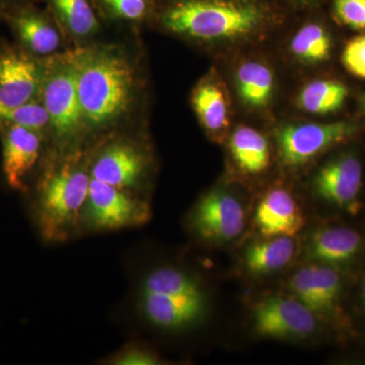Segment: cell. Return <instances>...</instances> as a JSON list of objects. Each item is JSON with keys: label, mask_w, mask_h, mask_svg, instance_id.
<instances>
[{"label": "cell", "mask_w": 365, "mask_h": 365, "mask_svg": "<svg viewBox=\"0 0 365 365\" xmlns=\"http://www.w3.org/2000/svg\"><path fill=\"white\" fill-rule=\"evenodd\" d=\"M194 232L206 241L227 242L237 239L246 227L244 206L222 190L209 192L200 199L191 216Z\"/></svg>", "instance_id": "9c48e42d"}, {"label": "cell", "mask_w": 365, "mask_h": 365, "mask_svg": "<svg viewBox=\"0 0 365 365\" xmlns=\"http://www.w3.org/2000/svg\"><path fill=\"white\" fill-rule=\"evenodd\" d=\"M364 104H365V97H364Z\"/></svg>", "instance_id": "4dcf8cb0"}, {"label": "cell", "mask_w": 365, "mask_h": 365, "mask_svg": "<svg viewBox=\"0 0 365 365\" xmlns=\"http://www.w3.org/2000/svg\"><path fill=\"white\" fill-rule=\"evenodd\" d=\"M348 122L287 125L277 131L281 160L288 167H300L337 145L354 133Z\"/></svg>", "instance_id": "52a82bcc"}, {"label": "cell", "mask_w": 365, "mask_h": 365, "mask_svg": "<svg viewBox=\"0 0 365 365\" xmlns=\"http://www.w3.org/2000/svg\"><path fill=\"white\" fill-rule=\"evenodd\" d=\"M361 185V163L353 153H342L331 160L314 179V189L319 198L351 215L359 211Z\"/></svg>", "instance_id": "30bf717a"}, {"label": "cell", "mask_w": 365, "mask_h": 365, "mask_svg": "<svg viewBox=\"0 0 365 365\" xmlns=\"http://www.w3.org/2000/svg\"><path fill=\"white\" fill-rule=\"evenodd\" d=\"M362 299H364V302H365V279L364 284H362Z\"/></svg>", "instance_id": "f546056e"}, {"label": "cell", "mask_w": 365, "mask_h": 365, "mask_svg": "<svg viewBox=\"0 0 365 365\" xmlns=\"http://www.w3.org/2000/svg\"><path fill=\"white\" fill-rule=\"evenodd\" d=\"M43 102L50 124L60 137L71 136L83 119L76 55L61 60L43 79Z\"/></svg>", "instance_id": "8992f818"}, {"label": "cell", "mask_w": 365, "mask_h": 365, "mask_svg": "<svg viewBox=\"0 0 365 365\" xmlns=\"http://www.w3.org/2000/svg\"><path fill=\"white\" fill-rule=\"evenodd\" d=\"M334 11L341 23L365 31V0H335Z\"/></svg>", "instance_id": "484cf974"}, {"label": "cell", "mask_w": 365, "mask_h": 365, "mask_svg": "<svg viewBox=\"0 0 365 365\" xmlns=\"http://www.w3.org/2000/svg\"><path fill=\"white\" fill-rule=\"evenodd\" d=\"M43 83L38 64L26 53L0 49V102L21 106L33 102Z\"/></svg>", "instance_id": "8fae6325"}, {"label": "cell", "mask_w": 365, "mask_h": 365, "mask_svg": "<svg viewBox=\"0 0 365 365\" xmlns=\"http://www.w3.org/2000/svg\"><path fill=\"white\" fill-rule=\"evenodd\" d=\"M230 148L237 167L247 174H260L270 163L267 139L250 127L235 129L230 137Z\"/></svg>", "instance_id": "e0dca14e"}, {"label": "cell", "mask_w": 365, "mask_h": 365, "mask_svg": "<svg viewBox=\"0 0 365 365\" xmlns=\"http://www.w3.org/2000/svg\"><path fill=\"white\" fill-rule=\"evenodd\" d=\"M255 222L263 237H294L304 227V216L287 190L273 188L262 197Z\"/></svg>", "instance_id": "5bb4252c"}, {"label": "cell", "mask_w": 365, "mask_h": 365, "mask_svg": "<svg viewBox=\"0 0 365 365\" xmlns=\"http://www.w3.org/2000/svg\"><path fill=\"white\" fill-rule=\"evenodd\" d=\"M150 208L125 189L91 177L90 189L81 220L93 230H116L139 227L148 222Z\"/></svg>", "instance_id": "5b68a950"}, {"label": "cell", "mask_w": 365, "mask_h": 365, "mask_svg": "<svg viewBox=\"0 0 365 365\" xmlns=\"http://www.w3.org/2000/svg\"><path fill=\"white\" fill-rule=\"evenodd\" d=\"M146 165L145 155L135 146L114 143L98 155L91 168V177L118 188H131L140 181Z\"/></svg>", "instance_id": "4fadbf2b"}, {"label": "cell", "mask_w": 365, "mask_h": 365, "mask_svg": "<svg viewBox=\"0 0 365 365\" xmlns=\"http://www.w3.org/2000/svg\"><path fill=\"white\" fill-rule=\"evenodd\" d=\"M297 253L294 237H269L254 242L245 252V267L253 275L263 276L287 267Z\"/></svg>", "instance_id": "2e32d148"}, {"label": "cell", "mask_w": 365, "mask_h": 365, "mask_svg": "<svg viewBox=\"0 0 365 365\" xmlns=\"http://www.w3.org/2000/svg\"><path fill=\"white\" fill-rule=\"evenodd\" d=\"M237 83L242 100L252 107H264L272 97V71L259 62L242 64L237 71Z\"/></svg>", "instance_id": "ffe728a7"}, {"label": "cell", "mask_w": 365, "mask_h": 365, "mask_svg": "<svg viewBox=\"0 0 365 365\" xmlns=\"http://www.w3.org/2000/svg\"><path fill=\"white\" fill-rule=\"evenodd\" d=\"M206 307L200 283L181 269L155 268L141 283V313L151 325L163 330L178 331L195 325L205 314Z\"/></svg>", "instance_id": "7a4b0ae2"}, {"label": "cell", "mask_w": 365, "mask_h": 365, "mask_svg": "<svg viewBox=\"0 0 365 365\" xmlns=\"http://www.w3.org/2000/svg\"><path fill=\"white\" fill-rule=\"evenodd\" d=\"M193 104L201 123L208 131H222L228 126V110L225 93L213 83H202L196 88Z\"/></svg>", "instance_id": "44dd1931"}, {"label": "cell", "mask_w": 365, "mask_h": 365, "mask_svg": "<svg viewBox=\"0 0 365 365\" xmlns=\"http://www.w3.org/2000/svg\"><path fill=\"white\" fill-rule=\"evenodd\" d=\"M261 13L255 6L225 0H186L165 14L169 30L200 40L230 39L253 32Z\"/></svg>", "instance_id": "277c9868"}, {"label": "cell", "mask_w": 365, "mask_h": 365, "mask_svg": "<svg viewBox=\"0 0 365 365\" xmlns=\"http://www.w3.org/2000/svg\"><path fill=\"white\" fill-rule=\"evenodd\" d=\"M117 16L125 20H140L148 6V0H104Z\"/></svg>", "instance_id": "f1b7e54d"}, {"label": "cell", "mask_w": 365, "mask_h": 365, "mask_svg": "<svg viewBox=\"0 0 365 365\" xmlns=\"http://www.w3.org/2000/svg\"><path fill=\"white\" fill-rule=\"evenodd\" d=\"M111 364L117 365H155L160 364L157 354L138 345H129L113 356Z\"/></svg>", "instance_id": "83f0119b"}, {"label": "cell", "mask_w": 365, "mask_h": 365, "mask_svg": "<svg viewBox=\"0 0 365 365\" xmlns=\"http://www.w3.org/2000/svg\"><path fill=\"white\" fill-rule=\"evenodd\" d=\"M290 47L292 53L302 61L318 63L330 56L332 41L323 26L309 24L295 34Z\"/></svg>", "instance_id": "7402d4cb"}, {"label": "cell", "mask_w": 365, "mask_h": 365, "mask_svg": "<svg viewBox=\"0 0 365 365\" xmlns=\"http://www.w3.org/2000/svg\"><path fill=\"white\" fill-rule=\"evenodd\" d=\"M347 96V88L341 81L319 79L302 88L299 96V105L312 114H330L341 109Z\"/></svg>", "instance_id": "d6986e66"}, {"label": "cell", "mask_w": 365, "mask_h": 365, "mask_svg": "<svg viewBox=\"0 0 365 365\" xmlns=\"http://www.w3.org/2000/svg\"><path fill=\"white\" fill-rule=\"evenodd\" d=\"M62 20L76 36L85 37L97 30L98 21L88 0H52Z\"/></svg>", "instance_id": "cb8c5ba5"}, {"label": "cell", "mask_w": 365, "mask_h": 365, "mask_svg": "<svg viewBox=\"0 0 365 365\" xmlns=\"http://www.w3.org/2000/svg\"><path fill=\"white\" fill-rule=\"evenodd\" d=\"M314 282L319 304L321 318L335 319L340 314V297L342 280L339 273L332 266L314 264Z\"/></svg>", "instance_id": "603a6c76"}, {"label": "cell", "mask_w": 365, "mask_h": 365, "mask_svg": "<svg viewBox=\"0 0 365 365\" xmlns=\"http://www.w3.org/2000/svg\"><path fill=\"white\" fill-rule=\"evenodd\" d=\"M364 304H365V302H364Z\"/></svg>", "instance_id": "1f68e13d"}, {"label": "cell", "mask_w": 365, "mask_h": 365, "mask_svg": "<svg viewBox=\"0 0 365 365\" xmlns=\"http://www.w3.org/2000/svg\"><path fill=\"white\" fill-rule=\"evenodd\" d=\"M76 60L83 119L97 127L111 123L130 104L134 86L130 63L108 50L76 54Z\"/></svg>", "instance_id": "6da1fadb"}, {"label": "cell", "mask_w": 365, "mask_h": 365, "mask_svg": "<svg viewBox=\"0 0 365 365\" xmlns=\"http://www.w3.org/2000/svg\"><path fill=\"white\" fill-rule=\"evenodd\" d=\"M50 123L44 105L35 102L21 106H7L0 102V128L20 125L40 131Z\"/></svg>", "instance_id": "d4e9b609"}, {"label": "cell", "mask_w": 365, "mask_h": 365, "mask_svg": "<svg viewBox=\"0 0 365 365\" xmlns=\"http://www.w3.org/2000/svg\"><path fill=\"white\" fill-rule=\"evenodd\" d=\"M253 323L261 337L304 339L316 331L318 317L297 297L271 295L257 302Z\"/></svg>", "instance_id": "ba28073f"}, {"label": "cell", "mask_w": 365, "mask_h": 365, "mask_svg": "<svg viewBox=\"0 0 365 365\" xmlns=\"http://www.w3.org/2000/svg\"><path fill=\"white\" fill-rule=\"evenodd\" d=\"M91 177L74 163L62 165L41 182L33 216L43 239L66 240L81 218Z\"/></svg>", "instance_id": "3957f363"}, {"label": "cell", "mask_w": 365, "mask_h": 365, "mask_svg": "<svg viewBox=\"0 0 365 365\" xmlns=\"http://www.w3.org/2000/svg\"><path fill=\"white\" fill-rule=\"evenodd\" d=\"M11 21L21 42L36 54H51L59 47L58 32L40 14L21 11L11 16Z\"/></svg>", "instance_id": "ac0fdd59"}, {"label": "cell", "mask_w": 365, "mask_h": 365, "mask_svg": "<svg viewBox=\"0 0 365 365\" xmlns=\"http://www.w3.org/2000/svg\"><path fill=\"white\" fill-rule=\"evenodd\" d=\"M2 139V170L11 189L23 191L26 179L34 169L41 153L39 131L11 125L4 127Z\"/></svg>", "instance_id": "7c38bea8"}, {"label": "cell", "mask_w": 365, "mask_h": 365, "mask_svg": "<svg viewBox=\"0 0 365 365\" xmlns=\"http://www.w3.org/2000/svg\"><path fill=\"white\" fill-rule=\"evenodd\" d=\"M361 247V235L351 227H321L309 237L307 257L318 264L336 267L354 260Z\"/></svg>", "instance_id": "9a60e30c"}, {"label": "cell", "mask_w": 365, "mask_h": 365, "mask_svg": "<svg viewBox=\"0 0 365 365\" xmlns=\"http://www.w3.org/2000/svg\"><path fill=\"white\" fill-rule=\"evenodd\" d=\"M342 62L350 73L365 79V35L355 37L345 46Z\"/></svg>", "instance_id": "4316f807"}]
</instances>
